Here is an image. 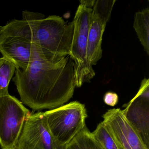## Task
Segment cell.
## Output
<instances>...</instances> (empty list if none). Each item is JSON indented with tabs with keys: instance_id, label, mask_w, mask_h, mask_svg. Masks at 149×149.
Instances as JSON below:
<instances>
[{
	"instance_id": "6da1fadb",
	"label": "cell",
	"mask_w": 149,
	"mask_h": 149,
	"mask_svg": "<svg viewBox=\"0 0 149 149\" xmlns=\"http://www.w3.org/2000/svg\"><path fill=\"white\" fill-rule=\"evenodd\" d=\"M13 78L22 103L34 110L53 109L68 102L76 87L75 68L70 56H48L33 45L25 70L16 67Z\"/></svg>"
},
{
	"instance_id": "7a4b0ae2",
	"label": "cell",
	"mask_w": 149,
	"mask_h": 149,
	"mask_svg": "<svg viewBox=\"0 0 149 149\" xmlns=\"http://www.w3.org/2000/svg\"><path fill=\"white\" fill-rule=\"evenodd\" d=\"M29 21L36 49L48 56L70 55L74 32L73 22L64 21L62 17L45 15L30 11L22 12Z\"/></svg>"
},
{
	"instance_id": "3957f363",
	"label": "cell",
	"mask_w": 149,
	"mask_h": 149,
	"mask_svg": "<svg viewBox=\"0 0 149 149\" xmlns=\"http://www.w3.org/2000/svg\"><path fill=\"white\" fill-rule=\"evenodd\" d=\"M33 35L30 23L22 15L21 20L14 19L0 30V52L3 57L25 70L31 61Z\"/></svg>"
},
{
	"instance_id": "277c9868",
	"label": "cell",
	"mask_w": 149,
	"mask_h": 149,
	"mask_svg": "<svg viewBox=\"0 0 149 149\" xmlns=\"http://www.w3.org/2000/svg\"><path fill=\"white\" fill-rule=\"evenodd\" d=\"M44 114L52 135L63 147L86 126L85 106L77 101L45 111Z\"/></svg>"
},
{
	"instance_id": "5b68a950",
	"label": "cell",
	"mask_w": 149,
	"mask_h": 149,
	"mask_svg": "<svg viewBox=\"0 0 149 149\" xmlns=\"http://www.w3.org/2000/svg\"><path fill=\"white\" fill-rule=\"evenodd\" d=\"M92 9L80 5L73 20L74 32L70 56L74 61L75 68L77 88L88 82L95 76L93 66L86 57L89 29L92 17Z\"/></svg>"
},
{
	"instance_id": "8992f818",
	"label": "cell",
	"mask_w": 149,
	"mask_h": 149,
	"mask_svg": "<svg viewBox=\"0 0 149 149\" xmlns=\"http://www.w3.org/2000/svg\"><path fill=\"white\" fill-rule=\"evenodd\" d=\"M31 113L11 95L0 96V146L16 149L26 119Z\"/></svg>"
},
{
	"instance_id": "52a82bcc",
	"label": "cell",
	"mask_w": 149,
	"mask_h": 149,
	"mask_svg": "<svg viewBox=\"0 0 149 149\" xmlns=\"http://www.w3.org/2000/svg\"><path fill=\"white\" fill-rule=\"evenodd\" d=\"M54 137L44 112L32 113L27 118L16 149H64Z\"/></svg>"
},
{
	"instance_id": "ba28073f",
	"label": "cell",
	"mask_w": 149,
	"mask_h": 149,
	"mask_svg": "<svg viewBox=\"0 0 149 149\" xmlns=\"http://www.w3.org/2000/svg\"><path fill=\"white\" fill-rule=\"evenodd\" d=\"M103 118L118 149H149L120 109L109 110Z\"/></svg>"
},
{
	"instance_id": "9c48e42d",
	"label": "cell",
	"mask_w": 149,
	"mask_h": 149,
	"mask_svg": "<svg viewBox=\"0 0 149 149\" xmlns=\"http://www.w3.org/2000/svg\"><path fill=\"white\" fill-rule=\"evenodd\" d=\"M122 110L125 118L134 127L149 149V99L135 96Z\"/></svg>"
},
{
	"instance_id": "30bf717a",
	"label": "cell",
	"mask_w": 149,
	"mask_h": 149,
	"mask_svg": "<svg viewBox=\"0 0 149 149\" xmlns=\"http://www.w3.org/2000/svg\"><path fill=\"white\" fill-rule=\"evenodd\" d=\"M106 24L92 13L86 52L87 61L92 66L96 65L102 56V40Z\"/></svg>"
},
{
	"instance_id": "8fae6325",
	"label": "cell",
	"mask_w": 149,
	"mask_h": 149,
	"mask_svg": "<svg viewBox=\"0 0 149 149\" xmlns=\"http://www.w3.org/2000/svg\"><path fill=\"white\" fill-rule=\"evenodd\" d=\"M133 28L138 38L147 54L149 55V8L136 12L134 15Z\"/></svg>"
},
{
	"instance_id": "7c38bea8",
	"label": "cell",
	"mask_w": 149,
	"mask_h": 149,
	"mask_svg": "<svg viewBox=\"0 0 149 149\" xmlns=\"http://www.w3.org/2000/svg\"><path fill=\"white\" fill-rule=\"evenodd\" d=\"M64 149H103L86 126L64 147Z\"/></svg>"
},
{
	"instance_id": "4fadbf2b",
	"label": "cell",
	"mask_w": 149,
	"mask_h": 149,
	"mask_svg": "<svg viewBox=\"0 0 149 149\" xmlns=\"http://www.w3.org/2000/svg\"><path fill=\"white\" fill-rule=\"evenodd\" d=\"M16 65L5 57L0 58V96L8 93V86L15 73Z\"/></svg>"
},
{
	"instance_id": "5bb4252c",
	"label": "cell",
	"mask_w": 149,
	"mask_h": 149,
	"mask_svg": "<svg viewBox=\"0 0 149 149\" xmlns=\"http://www.w3.org/2000/svg\"><path fill=\"white\" fill-rule=\"evenodd\" d=\"M94 138L103 149H118L116 142L103 122L99 123L93 132Z\"/></svg>"
},
{
	"instance_id": "9a60e30c",
	"label": "cell",
	"mask_w": 149,
	"mask_h": 149,
	"mask_svg": "<svg viewBox=\"0 0 149 149\" xmlns=\"http://www.w3.org/2000/svg\"><path fill=\"white\" fill-rule=\"evenodd\" d=\"M116 0H97L93 6L92 13L107 24L110 18Z\"/></svg>"
},
{
	"instance_id": "2e32d148",
	"label": "cell",
	"mask_w": 149,
	"mask_h": 149,
	"mask_svg": "<svg viewBox=\"0 0 149 149\" xmlns=\"http://www.w3.org/2000/svg\"><path fill=\"white\" fill-rule=\"evenodd\" d=\"M149 79L145 78L141 83L140 88L136 96L149 99Z\"/></svg>"
},
{
	"instance_id": "e0dca14e",
	"label": "cell",
	"mask_w": 149,
	"mask_h": 149,
	"mask_svg": "<svg viewBox=\"0 0 149 149\" xmlns=\"http://www.w3.org/2000/svg\"><path fill=\"white\" fill-rule=\"evenodd\" d=\"M118 97L117 94L112 92H108L104 95V101L107 105L114 106L118 102Z\"/></svg>"
},
{
	"instance_id": "ac0fdd59",
	"label": "cell",
	"mask_w": 149,
	"mask_h": 149,
	"mask_svg": "<svg viewBox=\"0 0 149 149\" xmlns=\"http://www.w3.org/2000/svg\"><path fill=\"white\" fill-rule=\"evenodd\" d=\"M95 1L96 0H81L80 1V5L84 6L87 8L92 9V8L94 6Z\"/></svg>"
},
{
	"instance_id": "d6986e66",
	"label": "cell",
	"mask_w": 149,
	"mask_h": 149,
	"mask_svg": "<svg viewBox=\"0 0 149 149\" xmlns=\"http://www.w3.org/2000/svg\"><path fill=\"white\" fill-rule=\"evenodd\" d=\"M1 26H0V30H1Z\"/></svg>"
}]
</instances>
